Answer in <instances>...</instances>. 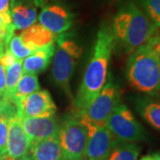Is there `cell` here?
<instances>
[{"instance_id": "cell-1", "label": "cell", "mask_w": 160, "mask_h": 160, "mask_svg": "<svg viewBox=\"0 0 160 160\" xmlns=\"http://www.w3.org/2000/svg\"><path fill=\"white\" fill-rule=\"evenodd\" d=\"M115 46L111 27L102 24L99 29L93 51L73 101L74 115L80 116L97 97L107 82L108 68Z\"/></svg>"}, {"instance_id": "cell-2", "label": "cell", "mask_w": 160, "mask_h": 160, "mask_svg": "<svg viewBox=\"0 0 160 160\" xmlns=\"http://www.w3.org/2000/svg\"><path fill=\"white\" fill-rule=\"evenodd\" d=\"M129 84L138 91L149 95L160 93V32L129 55L126 69Z\"/></svg>"}, {"instance_id": "cell-3", "label": "cell", "mask_w": 160, "mask_h": 160, "mask_svg": "<svg viewBox=\"0 0 160 160\" xmlns=\"http://www.w3.org/2000/svg\"><path fill=\"white\" fill-rule=\"evenodd\" d=\"M111 29L115 42L127 54H131L158 31L145 12L132 1L120 7Z\"/></svg>"}, {"instance_id": "cell-4", "label": "cell", "mask_w": 160, "mask_h": 160, "mask_svg": "<svg viewBox=\"0 0 160 160\" xmlns=\"http://www.w3.org/2000/svg\"><path fill=\"white\" fill-rule=\"evenodd\" d=\"M57 41V49H55L52 59V77L54 84L62 88L68 97L72 99L69 82L83 49L73 40L67 39L64 37H60Z\"/></svg>"}, {"instance_id": "cell-5", "label": "cell", "mask_w": 160, "mask_h": 160, "mask_svg": "<svg viewBox=\"0 0 160 160\" xmlns=\"http://www.w3.org/2000/svg\"><path fill=\"white\" fill-rule=\"evenodd\" d=\"M58 138L64 160H84L86 158L87 131L78 117L73 114L62 122Z\"/></svg>"}, {"instance_id": "cell-6", "label": "cell", "mask_w": 160, "mask_h": 160, "mask_svg": "<svg viewBox=\"0 0 160 160\" xmlns=\"http://www.w3.org/2000/svg\"><path fill=\"white\" fill-rule=\"evenodd\" d=\"M106 126L117 139L127 142L147 141L148 133L126 104L120 102L106 122Z\"/></svg>"}, {"instance_id": "cell-7", "label": "cell", "mask_w": 160, "mask_h": 160, "mask_svg": "<svg viewBox=\"0 0 160 160\" xmlns=\"http://www.w3.org/2000/svg\"><path fill=\"white\" fill-rule=\"evenodd\" d=\"M121 99L120 89L112 81L106 82L98 96L78 116V118L87 120L99 126H106V122L115 108L119 104ZM78 117V116H77Z\"/></svg>"}, {"instance_id": "cell-8", "label": "cell", "mask_w": 160, "mask_h": 160, "mask_svg": "<svg viewBox=\"0 0 160 160\" xmlns=\"http://www.w3.org/2000/svg\"><path fill=\"white\" fill-rule=\"evenodd\" d=\"M87 131L86 160H106L118 139L115 137L106 126H99L80 118Z\"/></svg>"}, {"instance_id": "cell-9", "label": "cell", "mask_w": 160, "mask_h": 160, "mask_svg": "<svg viewBox=\"0 0 160 160\" xmlns=\"http://www.w3.org/2000/svg\"><path fill=\"white\" fill-rule=\"evenodd\" d=\"M17 115L21 118L50 117L56 112V106L46 90H38L22 99L16 104Z\"/></svg>"}, {"instance_id": "cell-10", "label": "cell", "mask_w": 160, "mask_h": 160, "mask_svg": "<svg viewBox=\"0 0 160 160\" xmlns=\"http://www.w3.org/2000/svg\"><path fill=\"white\" fill-rule=\"evenodd\" d=\"M8 118L7 157L13 160H23L29 151L30 141L24 130L22 118L17 114Z\"/></svg>"}, {"instance_id": "cell-11", "label": "cell", "mask_w": 160, "mask_h": 160, "mask_svg": "<svg viewBox=\"0 0 160 160\" xmlns=\"http://www.w3.org/2000/svg\"><path fill=\"white\" fill-rule=\"evenodd\" d=\"M22 126L30 143L58 136L60 125L55 116L22 118Z\"/></svg>"}, {"instance_id": "cell-12", "label": "cell", "mask_w": 160, "mask_h": 160, "mask_svg": "<svg viewBox=\"0 0 160 160\" xmlns=\"http://www.w3.org/2000/svg\"><path fill=\"white\" fill-rule=\"evenodd\" d=\"M40 25L54 35L67 31L72 25V15L64 7L58 5L45 6L38 15Z\"/></svg>"}, {"instance_id": "cell-13", "label": "cell", "mask_w": 160, "mask_h": 160, "mask_svg": "<svg viewBox=\"0 0 160 160\" xmlns=\"http://www.w3.org/2000/svg\"><path fill=\"white\" fill-rule=\"evenodd\" d=\"M23 160H64L58 136L30 143Z\"/></svg>"}, {"instance_id": "cell-14", "label": "cell", "mask_w": 160, "mask_h": 160, "mask_svg": "<svg viewBox=\"0 0 160 160\" xmlns=\"http://www.w3.org/2000/svg\"><path fill=\"white\" fill-rule=\"evenodd\" d=\"M56 49L55 43L52 42L38 48L22 62V73L38 75L43 72L51 63Z\"/></svg>"}, {"instance_id": "cell-15", "label": "cell", "mask_w": 160, "mask_h": 160, "mask_svg": "<svg viewBox=\"0 0 160 160\" xmlns=\"http://www.w3.org/2000/svg\"><path fill=\"white\" fill-rule=\"evenodd\" d=\"M24 45L33 52L40 47L54 42L55 35L40 24H33L19 35Z\"/></svg>"}, {"instance_id": "cell-16", "label": "cell", "mask_w": 160, "mask_h": 160, "mask_svg": "<svg viewBox=\"0 0 160 160\" xmlns=\"http://www.w3.org/2000/svg\"><path fill=\"white\" fill-rule=\"evenodd\" d=\"M10 12L12 25L14 29L18 30L28 29L35 24L38 20L36 8L29 3H15L13 0H12Z\"/></svg>"}, {"instance_id": "cell-17", "label": "cell", "mask_w": 160, "mask_h": 160, "mask_svg": "<svg viewBox=\"0 0 160 160\" xmlns=\"http://www.w3.org/2000/svg\"><path fill=\"white\" fill-rule=\"evenodd\" d=\"M136 109L143 119L160 132V102L149 97L139 98Z\"/></svg>"}, {"instance_id": "cell-18", "label": "cell", "mask_w": 160, "mask_h": 160, "mask_svg": "<svg viewBox=\"0 0 160 160\" xmlns=\"http://www.w3.org/2000/svg\"><path fill=\"white\" fill-rule=\"evenodd\" d=\"M38 90H40V85L37 75L31 73H22L10 102L17 104L22 99Z\"/></svg>"}, {"instance_id": "cell-19", "label": "cell", "mask_w": 160, "mask_h": 160, "mask_svg": "<svg viewBox=\"0 0 160 160\" xmlns=\"http://www.w3.org/2000/svg\"><path fill=\"white\" fill-rule=\"evenodd\" d=\"M141 147L134 142L118 140L106 160H137Z\"/></svg>"}, {"instance_id": "cell-20", "label": "cell", "mask_w": 160, "mask_h": 160, "mask_svg": "<svg viewBox=\"0 0 160 160\" xmlns=\"http://www.w3.org/2000/svg\"><path fill=\"white\" fill-rule=\"evenodd\" d=\"M22 75V60H16L15 62L6 69V93L2 102L11 101L15 87Z\"/></svg>"}, {"instance_id": "cell-21", "label": "cell", "mask_w": 160, "mask_h": 160, "mask_svg": "<svg viewBox=\"0 0 160 160\" xmlns=\"http://www.w3.org/2000/svg\"><path fill=\"white\" fill-rule=\"evenodd\" d=\"M15 29L12 25L11 12L0 14V46L8 47L9 41L14 35Z\"/></svg>"}, {"instance_id": "cell-22", "label": "cell", "mask_w": 160, "mask_h": 160, "mask_svg": "<svg viewBox=\"0 0 160 160\" xmlns=\"http://www.w3.org/2000/svg\"><path fill=\"white\" fill-rule=\"evenodd\" d=\"M145 14L155 26L160 28V0H139Z\"/></svg>"}, {"instance_id": "cell-23", "label": "cell", "mask_w": 160, "mask_h": 160, "mask_svg": "<svg viewBox=\"0 0 160 160\" xmlns=\"http://www.w3.org/2000/svg\"><path fill=\"white\" fill-rule=\"evenodd\" d=\"M8 49L12 53V55L18 60H23L30 55L31 53H33L32 50H30L29 47L24 45L19 35L16 36L13 35L12 37V38L9 41Z\"/></svg>"}, {"instance_id": "cell-24", "label": "cell", "mask_w": 160, "mask_h": 160, "mask_svg": "<svg viewBox=\"0 0 160 160\" xmlns=\"http://www.w3.org/2000/svg\"><path fill=\"white\" fill-rule=\"evenodd\" d=\"M7 135H8V118L5 113L0 112V160L7 158Z\"/></svg>"}, {"instance_id": "cell-25", "label": "cell", "mask_w": 160, "mask_h": 160, "mask_svg": "<svg viewBox=\"0 0 160 160\" xmlns=\"http://www.w3.org/2000/svg\"><path fill=\"white\" fill-rule=\"evenodd\" d=\"M12 0H0V14L10 12Z\"/></svg>"}, {"instance_id": "cell-26", "label": "cell", "mask_w": 160, "mask_h": 160, "mask_svg": "<svg viewBox=\"0 0 160 160\" xmlns=\"http://www.w3.org/2000/svg\"><path fill=\"white\" fill-rule=\"evenodd\" d=\"M140 160H155V158L154 157H153V155H147V156L142 157Z\"/></svg>"}, {"instance_id": "cell-27", "label": "cell", "mask_w": 160, "mask_h": 160, "mask_svg": "<svg viewBox=\"0 0 160 160\" xmlns=\"http://www.w3.org/2000/svg\"><path fill=\"white\" fill-rule=\"evenodd\" d=\"M153 157H154L155 160H160V151H158L153 154Z\"/></svg>"}, {"instance_id": "cell-28", "label": "cell", "mask_w": 160, "mask_h": 160, "mask_svg": "<svg viewBox=\"0 0 160 160\" xmlns=\"http://www.w3.org/2000/svg\"><path fill=\"white\" fill-rule=\"evenodd\" d=\"M1 109H2V101L0 100V112H1Z\"/></svg>"}, {"instance_id": "cell-29", "label": "cell", "mask_w": 160, "mask_h": 160, "mask_svg": "<svg viewBox=\"0 0 160 160\" xmlns=\"http://www.w3.org/2000/svg\"><path fill=\"white\" fill-rule=\"evenodd\" d=\"M3 160H13V159H11V158H7L6 159H3Z\"/></svg>"}]
</instances>
